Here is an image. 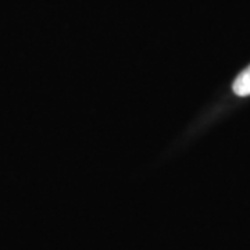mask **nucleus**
Masks as SVG:
<instances>
[{
  "label": "nucleus",
  "instance_id": "nucleus-1",
  "mask_svg": "<svg viewBox=\"0 0 250 250\" xmlns=\"http://www.w3.org/2000/svg\"><path fill=\"white\" fill-rule=\"evenodd\" d=\"M233 92L238 96H249L250 95V65L236 77L232 85Z\"/></svg>",
  "mask_w": 250,
  "mask_h": 250
}]
</instances>
